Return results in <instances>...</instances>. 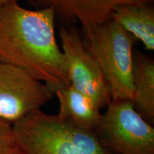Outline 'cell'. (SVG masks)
Masks as SVG:
<instances>
[{
  "label": "cell",
  "instance_id": "5b68a950",
  "mask_svg": "<svg viewBox=\"0 0 154 154\" xmlns=\"http://www.w3.org/2000/svg\"><path fill=\"white\" fill-rule=\"evenodd\" d=\"M59 38L70 85L89 98L99 109L106 107L111 101L109 86L76 26H61Z\"/></svg>",
  "mask_w": 154,
  "mask_h": 154
},
{
  "label": "cell",
  "instance_id": "277c9868",
  "mask_svg": "<svg viewBox=\"0 0 154 154\" xmlns=\"http://www.w3.org/2000/svg\"><path fill=\"white\" fill-rule=\"evenodd\" d=\"M113 154H154V128L130 100H111L94 131Z\"/></svg>",
  "mask_w": 154,
  "mask_h": 154
},
{
  "label": "cell",
  "instance_id": "8fae6325",
  "mask_svg": "<svg viewBox=\"0 0 154 154\" xmlns=\"http://www.w3.org/2000/svg\"><path fill=\"white\" fill-rule=\"evenodd\" d=\"M0 154H19L12 124L0 119Z\"/></svg>",
  "mask_w": 154,
  "mask_h": 154
},
{
  "label": "cell",
  "instance_id": "52a82bcc",
  "mask_svg": "<svg viewBox=\"0 0 154 154\" xmlns=\"http://www.w3.org/2000/svg\"><path fill=\"white\" fill-rule=\"evenodd\" d=\"M35 9L52 8L61 26L79 24L87 31L111 19L116 7L126 4L149 5L154 0H27Z\"/></svg>",
  "mask_w": 154,
  "mask_h": 154
},
{
  "label": "cell",
  "instance_id": "30bf717a",
  "mask_svg": "<svg viewBox=\"0 0 154 154\" xmlns=\"http://www.w3.org/2000/svg\"><path fill=\"white\" fill-rule=\"evenodd\" d=\"M133 99L135 110L150 124H154V61L143 54H134Z\"/></svg>",
  "mask_w": 154,
  "mask_h": 154
},
{
  "label": "cell",
  "instance_id": "7c38bea8",
  "mask_svg": "<svg viewBox=\"0 0 154 154\" xmlns=\"http://www.w3.org/2000/svg\"><path fill=\"white\" fill-rule=\"evenodd\" d=\"M8 1H9V0H0V7L2 6L3 5H5V4L7 3Z\"/></svg>",
  "mask_w": 154,
  "mask_h": 154
},
{
  "label": "cell",
  "instance_id": "9c48e42d",
  "mask_svg": "<svg viewBox=\"0 0 154 154\" xmlns=\"http://www.w3.org/2000/svg\"><path fill=\"white\" fill-rule=\"evenodd\" d=\"M111 19L117 22L143 44L148 51L154 50L153 4L119 5L113 9Z\"/></svg>",
  "mask_w": 154,
  "mask_h": 154
},
{
  "label": "cell",
  "instance_id": "8992f818",
  "mask_svg": "<svg viewBox=\"0 0 154 154\" xmlns=\"http://www.w3.org/2000/svg\"><path fill=\"white\" fill-rule=\"evenodd\" d=\"M54 95L49 86L22 69L0 62V119L13 124L41 109Z\"/></svg>",
  "mask_w": 154,
  "mask_h": 154
},
{
  "label": "cell",
  "instance_id": "6da1fadb",
  "mask_svg": "<svg viewBox=\"0 0 154 154\" xmlns=\"http://www.w3.org/2000/svg\"><path fill=\"white\" fill-rule=\"evenodd\" d=\"M55 22L52 8L30 10L18 0L0 7V62L22 69L54 93L70 85Z\"/></svg>",
  "mask_w": 154,
  "mask_h": 154
},
{
  "label": "cell",
  "instance_id": "7a4b0ae2",
  "mask_svg": "<svg viewBox=\"0 0 154 154\" xmlns=\"http://www.w3.org/2000/svg\"><path fill=\"white\" fill-rule=\"evenodd\" d=\"M12 127L19 154H113L95 131L41 109L13 123Z\"/></svg>",
  "mask_w": 154,
  "mask_h": 154
},
{
  "label": "cell",
  "instance_id": "ba28073f",
  "mask_svg": "<svg viewBox=\"0 0 154 154\" xmlns=\"http://www.w3.org/2000/svg\"><path fill=\"white\" fill-rule=\"evenodd\" d=\"M54 94L59 103L58 118L84 129H96L102 114L89 98L71 85L57 89Z\"/></svg>",
  "mask_w": 154,
  "mask_h": 154
},
{
  "label": "cell",
  "instance_id": "3957f363",
  "mask_svg": "<svg viewBox=\"0 0 154 154\" xmlns=\"http://www.w3.org/2000/svg\"><path fill=\"white\" fill-rule=\"evenodd\" d=\"M82 32L84 46L99 65L111 100L132 101L136 38L112 19Z\"/></svg>",
  "mask_w": 154,
  "mask_h": 154
}]
</instances>
